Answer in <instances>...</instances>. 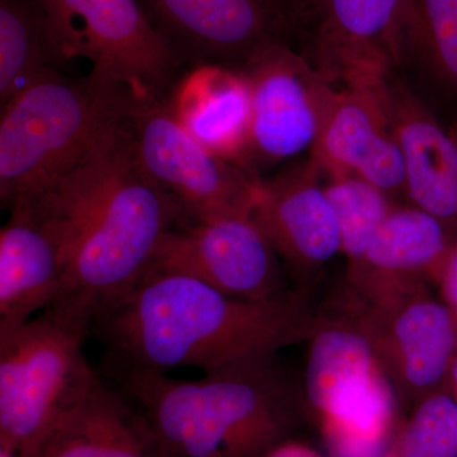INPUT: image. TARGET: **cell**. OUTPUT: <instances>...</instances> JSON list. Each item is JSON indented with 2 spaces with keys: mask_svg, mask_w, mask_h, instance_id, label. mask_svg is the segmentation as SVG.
<instances>
[{
  "mask_svg": "<svg viewBox=\"0 0 457 457\" xmlns=\"http://www.w3.org/2000/svg\"><path fill=\"white\" fill-rule=\"evenodd\" d=\"M129 120L141 167L186 216L195 222L251 218L262 180L198 143L168 99L134 97Z\"/></svg>",
  "mask_w": 457,
  "mask_h": 457,
  "instance_id": "obj_9",
  "label": "cell"
},
{
  "mask_svg": "<svg viewBox=\"0 0 457 457\" xmlns=\"http://www.w3.org/2000/svg\"><path fill=\"white\" fill-rule=\"evenodd\" d=\"M37 457H164L140 411L98 381L62 417Z\"/></svg>",
  "mask_w": 457,
  "mask_h": 457,
  "instance_id": "obj_20",
  "label": "cell"
},
{
  "mask_svg": "<svg viewBox=\"0 0 457 457\" xmlns=\"http://www.w3.org/2000/svg\"><path fill=\"white\" fill-rule=\"evenodd\" d=\"M288 35L303 33L311 25L315 0H262Z\"/></svg>",
  "mask_w": 457,
  "mask_h": 457,
  "instance_id": "obj_26",
  "label": "cell"
},
{
  "mask_svg": "<svg viewBox=\"0 0 457 457\" xmlns=\"http://www.w3.org/2000/svg\"><path fill=\"white\" fill-rule=\"evenodd\" d=\"M242 71L252 98L249 170L312 149L335 86L287 41L273 42Z\"/></svg>",
  "mask_w": 457,
  "mask_h": 457,
  "instance_id": "obj_10",
  "label": "cell"
},
{
  "mask_svg": "<svg viewBox=\"0 0 457 457\" xmlns=\"http://www.w3.org/2000/svg\"><path fill=\"white\" fill-rule=\"evenodd\" d=\"M453 237L413 204H396L368 252L347 266L345 293L365 297L400 286L429 282Z\"/></svg>",
  "mask_w": 457,
  "mask_h": 457,
  "instance_id": "obj_19",
  "label": "cell"
},
{
  "mask_svg": "<svg viewBox=\"0 0 457 457\" xmlns=\"http://www.w3.org/2000/svg\"><path fill=\"white\" fill-rule=\"evenodd\" d=\"M438 297L449 309L457 326V239L453 240L431 278Z\"/></svg>",
  "mask_w": 457,
  "mask_h": 457,
  "instance_id": "obj_25",
  "label": "cell"
},
{
  "mask_svg": "<svg viewBox=\"0 0 457 457\" xmlns=\"http://www.w3.org/2000/svg\"><path fill=\"white\" fill-rule=\"evenodd\" d=\"M449 131L451 137H453V140H455L457 144V121L453 122V125L450 126Z\"/></svg>",
  "mask_w": 457,
  "mask_h": 457,
  "instance_id": "obj_29",
  "label": "cell"
},
{
  "mask_svg": "<svg viewBox=\"0 0 457 457\" xmlns=\"http://www.w3.org/2000/svg\"><path fill=\"white\" fill-rule=\"evenodd\" d=\"M383 83L335 86L311 161L327 179L356 176L399 203L405 197L404 162Z\"/></svg>",
  "mask_w": 457,
  "mask_h": 457,
  "instance_id": "obj_13",
  "label": "cell"
},
{
  "mask_svg": "<svg viewBox=\"0 0 457 457\" xmlns=\"http://www.w3.org/2000/svg\"><path fill=\"white\" fill-rule=\"evenodd\" d=\"M60 62L86 59L93 73L137 99H168L180 64L137 0H41Z\"/></svg>",
  "mask_w": 457,
  "mask_h": 457,
  "instance_id": "obj_7",
  "label": "cell"
},
{
  "mask_svg": "<svg viewBox=\"0 0 457 457\" xmlns=\"http://www.w3.org/2000/svg\"><path fill=\"white\" fill-rule=\"evenodd\" d=\"M23 203L41 207L64 242V293L51 308L90 327L146 275L165 236L186 216L141 167L129 117L79 164Z\"/></svg>",
  "mask_w": 457,
  "mask_h": 457,
  "instance_id": "obj_1",
  "label": "cell"
},
{
  "mask_svg": "<svg viewBox=\"0 0 457 457\" xmlns=\"http://www.w3.org/2000/svg\"><path fill=\"white\" fill-rule=\"evenodd\" d=\"M393 457H457V400L449 386L413 405L400 426Z\"/></svg>",
  "mask_w": 457,
  "mask_h": 457,
  "instance_id": "obj_24",
  "label": "cell"
},
{
  "mask_svg": "<svg viewBox=\"0 0 457 457\" xmlns=\"http://www.w3.org/2000/svg\"><path fill=\"white\" fill-rule=\"evenodd\" d=\"M449 386H457V357L455 362H453V369H451Z\"/></svg>",
  "mask_w": 457,
  "mask_h": 457,
  "instance_id": "obj_28",
  "label": "cell"
},
{
  "mask_svg": "<svg viewBox=\"0 0 457 457\" xmlns=\"http://www.w3.org/2000/svg\"><path fill=\"white\" fill-rule=\"evenodd\" d=\"M62 64L41 0L0 2V104L4 107L47 69Z\"/></svg>",
  "mask_w": 457,
  "mask_h": 457,
  "instance_id": "obj_21",
  "label": "cell"
},
{
  "mask_svg": "<svg viewBox=\"0 0 457 457\" xmlns=\"http://www.w3.org/2000/svg\"><path fill=\"white\" fill-rule=\"evenodd\" d=\"M385 104L398 141L409 204L433 216L457 239V144L404 84L383 83Z\"/></svg>",
  "mask_w": 457,
  "mask_h": 457,
  "instance_id": "obj_17",
  "label": "cell"
},
{
  "mask_svg": "<svg viewBox=\"0 0 457 457\" xmlns=\"http://www.w3.org/2000/svg\"><path fill=\"white\" fill-rule=\"evenodd\" d=\"M164 457H264L293 429L296 398L275 361L174 380L122 363Z\"/></svg>",
  "mask_w": 457,
  "mask_h": 457,
  "instance_id": "obj_3",
  "label": "cell"
},
{
  "mask_svg": "<svg viewBox=\"0 0 457 457\" xmlns=\"http://www.w3.org/2000/svg\"><path fill=\"white\" fill-rule=\"evenodd\" d=\"M89 329L49 308L0 338V445L37 457L51 429L98 383L83 353Z\"/></svg>",
  "mask_w": 457,
  "mask_h": 457,
  "instance_id": "obj_6",
  "label": "cell"
},
{
  "mask_svg": "<svg viewBox=\"0 0 457 457\" xmlns=\"http://www.w3.org/2000/svg\"><path fill=\"white\" fill-rule=\"evenodd\" d=\"M150 25L182 64L243 68L285 27L262 0H137Z\"/></svg>",
  "mask_w": 457,
  "mask_h": 457,
  "instance_id": "obj_12",
  "label": "cell"
},
{
  "mask_svg": "<svg viewBox=\"0 0 457 457\" xmlns=\"http://www.w3.org/2000/svg\"><path fill=\"white\" fill-rule=\"evenodd\" d=\"M400 59L457 90V0H408Z\"/></svg>",
  "mask_w": 457,
  "mask_h": 457,
  "instance_id": "obj_22",
  "label": "cell"
},
{
  "mask_svg": "<svg viewBox=\"0 0 457 457\" xmlns=\"http://www.w3.org/2000/svg\"><path fill=\"white\" fill-rule=\"evenodd\" d=\"M315 317L296 291L237 299L189 276L149 270L92 328L125 365L213 374L275 360L308 339Z\"/></svg>",
  "mask_w": 457,
  "mask_h": 457,
  "instance_id": "obj_2",
  "label": "cell"
},
{
  "mask_svg": "<svg viewBox=\"0 0 457 457\" xmlns=\"http://www.w3.org/2000/svg\"><path fill=\"white\" fill-rule=\"evenodd\" d=\"M264 457H323L318 451L302 442L290 441L288 438L279 442Z\"/></svg>",
  "mask_w": 457,
  "mask_h": 457,
  "instance_id": "obj_27",
  "label": "cell"
},
{
  "mask_svg": "<svg viewBox=\"0 0 457 457\" xmlns=\"http://www.w3.org/2000/svg\"><path fill=\"white\" fill-rule=\"evenodd\" d=\"M321 177L309 161L270 182L262 180L251 216L278 257L306 281L341 253L338 224Z\"/></svg>",
  "mask_w": 457,
  "mask_h": 457,
  "instance_id": "obj_15",
  "label": "cell"
},
{
  "mask_svg": "<svg viewBox=\"0 0 457 457\" xmlns=\"http://www.w3.org/2000/svg\"><path fill=\"white\" fill-rule=\"evenodd\" d=\"M324 191L338 224L341 253L352 266L368 252L399 203L356 176L327 179Z\"/></svg>",
  "mask_w": 457,
  "mask_h": 457,
  "instance_id": "obj_23",
  "label": "cell"
},
{
  "mask_svg": "<svg viewBox=\"0 0 457 457\" xmlns=\"http://www.w3.org/2000/svg\"><path fill=\"white\" fill-rule=\"evenodd\" d=\"M149 270L189 276L237 299H270L287 291L278 254L252 218L170 231Z\"/></svg>",
  "mask_w": 457,
  "mask_h": 457,
  "instance_id": "obj_11",
  "label": "cell"
},
{
  "mask_svg": "<svg viewBox=\"0 0 457 457\" xmlns=\"http://www.w3.org/2000/svg\"><path fill=\"white\" fill-rule=\"evenodd\" d=\"M408 0H315L312 64L333 86L383 82L402 64Z\"/></svg>",
  "mask_w": 457,
  "mask_h": 457,
  "instance_id": "obj_14",
  "label": "cell"
},
{
  "mask_svg": "<svg viewBox=\"0 0 457 457\" xmlns=\"http://www.w3.org/2000/svg\"><path fill=\"white\" fill-rule=\"evenodd\" d=\"M134 95L90 71L82 79L47 69L2 107L0 200L13 207L49 187L112 135Z\"/></svg>",
  "mask_w": 457,
  "mask_h": 457,
  "instance_id": "obj_4",
  "label": "cell"
},
{
  "mask_svg": "<svg viewBox=\"0 0 457 457\" xmlns=\"http://www.w3.org/2000/svg\"><path fill=\"white\" fill-rule=\"evenodd\" d=\"M168 102L198 143L251 171L252 98L242 71L215 64L194 66L173 87Z\"/></svg>",
  "mask_w": 457,
  "mask_h": 457,
  "instance_id": "obj_18",
  "label": "cell"
},
{
  "mask_svg": "<svg viewBox=\"0 0 457 457\" xmlns=\"http://www.w3.org/2000/svg\"><path fill=\"white\" fill-rule=\"evenodd\" d=\"M429 282L400 286L371 296L343 291L339 308L368 337L400 403L449 386L457 357V326Z\"/></svg>",
  "mask_w": 457,
  "mask_h": 457,
  "instance_id": "obj_8",
  "label": "cell"
},
{
  "mask_svg": "<svg viewBox=\"0 0 457 457\" xmlns=\"http://www.w3.org/2000/svg\"><path fill=\"white\" fill-rule=\"evenodd\" d=\"M306 341L303 392L329 456L393 457L402 403L368 337L337 306Z\"/></svg>",
  "mask_w": 457,
  "mask_h": 457,
  "instance_id": "obj_5",
  "label": "cell"
},
{
  "mask_svg": "<svg viewBox=\"0 0 457 457\" xmlns=\"http://www.w3.org/2000/svg\"><path fill=\"white\" fill-rule=\"evenodd\" d=\"M9 210L0 230V338L55 305L66 281L64 242L53 219L31 203Z\"/></svg>",
  "mask_w": 457,
  "mask_h": 457,
  "instance_id": "obj_16",
  "label": "cell"
},
{
  "mask_svg": "<svg viewBox=\"0 0 457 457\" xmlns=\"http://www.w3.org/2000/svg\"><path fill=\"white\" fill-rule=\"evenodd\" d=\"M451 389V392H453V395H455V398L457 400V386H449Z\"/></svg>",
  "mask_w": 457,
  "mask_h": 457,
  "instance_id": "obj_30",
  "label": "cell"
}]
</instances>
